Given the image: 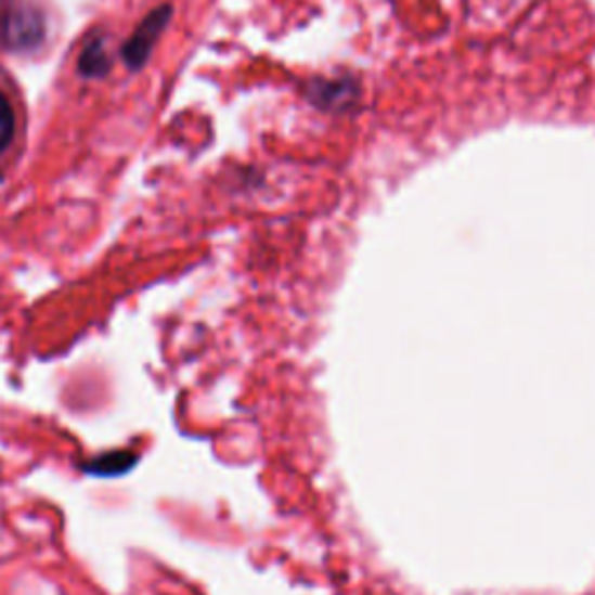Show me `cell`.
I'll use <instances>...</instances> for the list:
<instances>
[{
  "label": "cell",
  "instance_id": "1",
  "mask_svg": "<svg viewBox=\"0 0 595 595\" xmlns=\"http://www.w3.org/2000/svg\"><path fill=\"white\" fill-rule=\"evenodd\" d=\"M47 20L38 0H8L0 14V42L10 52H34L44 40Z\"/></svg>",
  "mask_w": 595,
  "mask_h": 595
},
{
  "label": "cell",
  "instance_id": "2",
  "mask_svg": "<svg viewBox=\"0 0 595 595\" xmlns=\"http://www.w3.org/2000/svg\"><path fill=\"white\" fill-rule=\"evenodd\" d=\"M170 17H172V5H160L142 20V24L133 30V36L128 38L121 47V59L128 68L142 70L147 66L158 38L164 36V30L170 24Z\"/></svg>",
  "mask_w": 595,
  "mask_h": 595
},
{
  "label": "cell",
  "instance_id": "3",
  "mask_svg": "<svg viewBox=\"0 0 595 595\" xmlns=\"http://www.w3.org/2000/svg\"><path fill=\"white\" fill-rule=\"evenodd\" d=\"M138 461L140 456L131 452V449H117V452H107L95 458L82 461L77 468L91 477H121L126 473H131Z\"/></svg>",
  "mask_w": 595,
  "mask_h": 595
},
{
  "label": "cell",
  "instance_id": "4",
  "mask_svg": "<svg viewBox=\"0 0 595 595\" xmlns=\"http://www.w3.org/2000/svg\"><path fill=\"white\" fill-rule=\"evenodd\" d=\"M357 87L351 82H326L316 79L308 89V99L319 107H347L351 99H357Z\"/></svg>",
  "mask_w": 595,
  "mask_h": 595
},
{
  "label": "cell",
  "instance_id": "5",
  "mask_svg": "<svg viewBox=\"0 0 595 595\" xmlns=\"http://www.w3.org/2000/svg\"><path fill=\"white\" fill-rule=\"evenodd\" d=\"M109 56L105 54V42L103 38H93L89 40V44L82 50V54H79V61H77V73L87 77V79H99V77H105L109 73Z\"/></svg>",
  "mask_w": 595,
  "mask_h": 595
},
{
  "label": "cell",
  "instance_id": "6",
  "mask_svg": "<svg viewBox=\"0 0 595 595\" xmlns=\"http://www.w3.org/2000/svg\"><path fill=\"white\" fill-rule=\"evenodd\" d=\"M12 140H14V112L8 95L0 91V152H5Z\"/></svg>",
  "mask_w": 595,
  "mask_h": 595
}]
</instances>
